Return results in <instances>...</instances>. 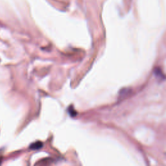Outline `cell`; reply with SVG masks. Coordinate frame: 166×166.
Wrapping results in <instances>:
<instances>
[{
	"label": "cell",
	"instance_id": "6da1fadb",
	"mask_svg": "<svg viewBox=\"0 0 166 166\" xmlns=\"http://www.w3.org/2000/svg\"><path fill=\"white\" fill-rule=\"evenodd\" d=\"M42 145H43V144L42 142L37 141L35 143H34V144H33L32 145H31L30 149H31L33 150H38V149H40L41 147H42Z\"/></svg>",
	"mask_w": 166,
	"mask_h": 166
}]
</instances>
